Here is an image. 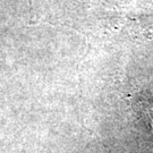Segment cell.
<instances>
[{
	"mask_svg": "<svg viewBox=\"0 0 153 153\" xmlns=\"http://www.w3.org/2000/svg\"><path fill=\"white\" fill-rule=\"evenodd\" d=\"M143 111L146 116V118L149 119V124L151 126V131L153 134V103L145 102L143 104Z\"/></svg>",
	"mask_w": 153,
	"mask_h": 153,
	"instance_id": "1",
	"label": "cell"
}]
</instances>
